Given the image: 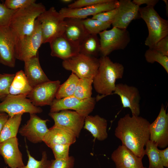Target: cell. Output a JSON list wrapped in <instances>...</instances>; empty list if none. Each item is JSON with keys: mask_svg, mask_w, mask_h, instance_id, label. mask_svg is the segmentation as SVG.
<instances>
[{"mask_svg": "<svg viewBox=\"0 0 168 168\" xmlns=\"http://www.w3.org/2000/svg\"><path fill=\"white\" fill-rule=\"evenodd\" d=\"M150 124L142 117L128 114L118 120L114 135L123 145L142 158L145 155L144 147L150 140Z\"/></svg>", "mask_w": 168, "mask_h": 168, "instance_id": "obj_1", "label": "cell"}, {"mask_svg": "<svg viewBox=\"0 0 168 168\" xmlns=\"http://www.w3.org/2000/svg\"><path fill=\"white\" fill-rule=\"evenodd\" d=\"M99 60V67L93 83L96 91L101 95L96 97L97 101L111 95L115 88L116 80L122 78L124 72L122 64L114 63L107 56H102Z\"/></svg>", "mask_w": 168, "mask_h": 168, "instance_id": "obj_2", "label": "cell"}, {"mask_svg": "<svg viewBox=\"0 0 168 168\" xmlns=\"http://www.w3.org/2000/svg\"><path fill=\"white\" fill-rule=\"evenodd\" d=\"M139 12L148 30L145 44L151 49L160 40L168 35V21L161 17L153 7H139Z\"/></svg>", "mask_w": 168, "mask_h": 168, "instance_id": "obj_3", "label": "cell"}, {"mask_svg": "<svg viewBox=\"0 0 168 168\" xmlns=\"http://www.w3.org/2000/svg\"><path fill=\"white\" fill-rule=\"evenodd\" d=\"M46 10L41 3H33L17 10L14 14L9 26L19 36L30 34L33 31L37 17Z\"/></svg>", "mask_w": 168, "mask_h": 168, "instance_id": "obj_4", "label": "cell"}, {"mask_svg": "<svg viewBox=\"0 0 168 168\" xmlns=\"http://www.w3.org/2000/svg\"><path fill=\"white\" fill-rule=\"evenodd\" d=\"M42 44L41 24L37 19L31 33L23 36H18L15 48L16 59L25 62L37 55L38 50Z\"/></svg>", "mask_w": 168, "mask_h": 168, "instance_id": "obj_5", "label": "cell"}, {"mask_svg": "<svg viewBox=\"0 0 168 168\" xmlns=\"http://www.w3.org/2000/svg\"><path fill=\"white\" fill-rule=\"evenodd\" d=\"M65 19L54 7L46 10L37 17L41 24L43 44L49 43L55 38L63 35Z\"/></svg>", "mask_w": 168, "mask_h": 168, "instance_id": "obj_6", "label": "cell"}, {"mask_svg": "<svg viewBox=\"0 0 168 168\" xmlns=\"http://www.w3.org/2000/svg\"><path fill=\"white\" fill-rule=\"evenodd\" d=\"M62 65L66 70L72 71L79 78L93 77L99 66V59L79 53L63 60Z\"/></svg>", "mask_w": 168, "mask_h": 168, "instance_id": "obj_7", "label": "cell"}, {"mask_svg": "<svg viewBox=\"0 0 168 168\" xmlns=\"http://www.w3.org/2000/svg\"><path fill=\"white\" fill-rule=\"evenodd\" d=\"M99 34L102 56H107L115 50L124 49L130 41L129 33L127 29L113 27Z\"/></svg>", "mask_w": 168, "mask_h": 168, "instance_id": "obj_8", "label": "cell"}, {"mask_svg": "<svg viewBox=\"0 0 168 168\" xmlns=\"http://www.w3.org/2000/svg\"><path fill=\"white\" fill-rule=\"evenodd\" d=\"M42 111L41 108L35 106L24 95L9 94L0 102V112L6 113L9 117L25 113L36 114Z\"/></svg>", "mask_w": 168, "mask_h": 168, "instance_id": "obj_9", "label": "cell"}, {"mask_svg": "<svg viewBox=\"0 0 168 168\" xmlns=\"http://www.w3.org/2000/svg\"><path fill=\"white\" fill-rule=\"evenodd\" d=\"M96 98L82 99L72 96L60 99H55L50 107V112H56L64 110H74L85 117L93 110L96 104Z\"/></svg>", "mask_w": 168, "mask_h": 168, "instance_id": "obj_10", "label": "cell"}, {"mask_svg": "<svg viewBox=\"0 0 168 168\" xmlns=\"http://www.w3.org/2000/svg\"><path fill=\"white\" fill-rule=\"evenodd\" d=\"M49 115L54 121L53 126L64 129L74 134L77 138L83 127L85 117L75 111L64 110L50 112Z\"/></svg>", "mask_w": 168, "mask_h": 168, "instance_id": "obj_11", "label": "cell"}, {"mask_svg": "<svg viewBox=\"0 0 168 168\" xmlns=\"http://www.w3.org/2000/svg\"><path fill=\"white\" fill-rule=\"evenodd\" d=\"M18 37L9 26L0 27V63L10 68L15 67V48Z\"/></svg>", "mask_w": 168, "mask_h": 168, "instance_id": "obj_12", "label": "cell"}, {"mask_svg": "<svg viewBox=\"0 0 168 168\" xmlns=\"http://www.w3.org/2000/svg\"><path fill=\"white\" fill-rule=\"evenodd\" d=\"M59 80L49 81L33 88L27 96L33 105L36 107L51 105L60 85Z\"/></svg>", "mask_w": 168, "mask_h": 168, "instance_id": "obj_13", "label": "cell"}, {"mask_svg": "<svg viewBox=\"0 0 168 168\" xmlns=\"http://www.w3.org/2000/svg\"><path fill=\"white\" fill-rule=\"evenodd\" d=\"M48 121L47 119H41L36 114H30L29 119L19 129L18 132L32 143L41 142L48 131L47 125Z\"/></svg>", "mask_w": 168, "mask_h": 168, "instance_id": "obj_14", "label": "cell"}, {"mask_svg": "<svg viewBox=\"0 0 168 168\" xmlns=\"http://www.w3.org/2000/svg\"><path fill=\"white\" fill-rule=\"evenodd\" d=\"M150 140L158 147L164 148L168 145V114L164 105H161L156 119L149 126Z\"/></svg>", "mask_w": 168, "mask_h": 168, "instance_id": "obj_15", "label": "cell"}, {"mask_svg": "<svg viewBox=\"0 0 168 168\" xmlns=\"http://www.w3.org/2000/svg\"><path fill=\"white\" fill-rule=\"evenodd\" d=\"M119 4V1L111 0L108 2L83 8L63 7L61 8L59 12L65 18H74L83 20L88 16H92L115 9L118 7Z\"/></svg>", "mask_w": 168, "mask_h": 168, "instance_id": "obj_16", "label": "cell"}, {"mask_svg": "<svg viewBox=\"0 0 168 168\" xmlns=\"http://www.w3.org/2000/svg\"><path fill=\"white\" fill-rule=\"evenodd\" d=\"M117 94L119 96L123 107L129 108L132 115H139L141 97L137 88L125 84L118 83L116 84L115 89L111 94Z\"/></svg>", "mask_w": 168, "mask_h": 168, "instance_id": "obj_17", "label": "cell"}, {"mask_svg": "<svg viewBox=\"0 0 168 168\" xmlns=\"http://www.w3.org/2000/svg\"><path fill=\"white\" fill-rule=\"evenodd\" d=\"M0 155L10 168H19L25 165L17 137L0 142Z\"/></svg>", "mask_w": 168, "mask_h": 168, "instance_id": "obj_18", "label": "cell"}, {"mask_svg": "<svg viewBox=\"0 0 168 168\" xmlns=\"http://www.w3.org/2000/svg\"><path fill=\"white\" fill-rule=\"evenodd\" d=\"M118 12L112 23L113 27L127 29L130 22L138 15L139 7L130 0H120Z\"/></svg>", "mask_w": 168, "mask_h": 168, "instance_id": "obj_19", "label": "cell"}, {"mask_svg": "<svg viewBox=\"0 0 168 168\" xmlns=\"http://www.w3.org/2000/svg\"><path fill=\"white\" fill-rule=\"evenodd\" d=\"M111 158L116 168H143L142 158L136 156L123 145H119L112 152Z\"/></svg>", "mask_w": 168, "mask_h": 168, "instance_id": "obj_20", "label": "cell"}, {"mask_svg": "<svg viewBox=\"0 0 168 168\" xmlns=\"http://www.w3.org/2000/svg\"><path fill=\"white\" fill-rule=\"evenodd\" d=\"M49 43L51 56L63 60L73 57L79 53V46L71 42L63 35L55 38Z\"/></svg>", "mask_w": 168, "mask_h": 168, "instance_id": "obj_21", "label": "cell"}, {"mask_svg": "<svg viewBox=\"0 0 168 168\" xmlns=\"http://www.w3.org/2000/svg\"><path fill=\"white\" fill-rule=\"evenodd\" d=\"M24 62V72L32 88L50 81L41 67L38 54Z\"/></svg>", "mask_w": 168, "mask_h": 168, "instance_id": "obj_22", "label": "cell"}, {"mask_svg": "<svg viewBox=\"0 0 168 168\" xmlns=\"http://www.w3.org/2000/svg\"><path fill=\"white\" fill-rule=\"evenodd\" d=\"M65 29L63 35L74 44L79 46L89 34L84 25L82 20L74 18L65 19Z\"/></svg>", "mask_w": 168, "mask_h": 168, "instance_id": "obj_23", "label": "cell"}, {"mask_svg": "<svg viewBox=\"0 0 168 168\" xmlns=\"http://www.w3.org/2000/svg\"><path fill=\"white\" fill-rule=\"evenodd\" d=\"M76 138L77 137L69 132L53 126L49 128L43 142L50 148L56 145H71L76 142Z\"/></svg>", "mask_w": 168, "mask_h": 168, "instance_id": "obj_24", "label": "cell"}, {"mask_svg": "<svg viewBox=\"0 0 168 168\" xmlns=\"http://www.w3.org/2000/svg\"><path fill=\"white\" fill-rule=\"evenodd\" d=\"M107 121L98 115H88L85 117L84 128L89 132L95 139L103 141L108 136Z\"/></svg>", "mask_w": 168, "mask_h": 168, "instance_id": "obj_25", "label": "cell"}, {"mask_svg": "<svg viewBox=\"0 0 168 168\" xmlns=\"http://www.w3.org/2000/svg\"><path fill=\"white\" fill-rule=\"evenodd\" d=\"M33 88L30 84L24 71L21 70L15 74L9 89V94L24 95L26 97Z\"/></svg>", "mask_w": 168, "mask_h": 168, "instance_id": "obj_26", "label": "cell"}, {"mask_svg": "<svg viewBox=\"0 0 168 168\" xmlns=\"http://www.w3.org/2000/svg\"><path fill=\"white\" fill-rule=\"evenodd\" d=\"M22 115V114H18L9 117L0 135V142L16 137L21 121Z\"/></svg>", "mask_w": 168, "mask_h": 168, "instance_id": "obj_27", "label": "cell"}, {"mask_svg": "<svg viewBox=\"0 0 168 168\" xmlns=\"http://www.w3.org/2000/svg\"><path fill=\"white\" fill-rule=\"evenodd\" d=\"M79 53L95 57L100 53L99 39L97 35L89 34L79 46Z\"/></svg>", "mask_w": 168, "mask_h": 168, "instance_id": "obj_28", "label": "cell"}, {"mask_svg": "<svg viewBox=\"0 0 168 168\" xmlns=\"http://www.w3.org/2000/svg\"><path fill=\"white\" fill-rule=\"evenodd\" d=\"M79 78L72 72L67 80L59 86L55 96L58 99L73 96Z\"/></svg>", "mask_w": 168, "mask_h": 168, "instance_id": "obj_29", "label": "cell"}, {"mask_svg": "<svg viewBox=\"0 0 168 168\" xmlns=\"http://www.w3.org/2000/svg\"><path fill=\"white\" fill-rule=\"evenodd\" d=\"M145 146V155L147 156L149 161L148 168H164L157 146L150 140Z\"/></svg>", "mask_w": 168, "mask_h": 168, "instance_id": "obj_30", "label": "cell"}, {"mask_svg": "<svg viewBox=\"0 0 168 168\" xmlns=\"http://www.w3.org/2000/svg\"><path fill=\"white\" fill-rule=\"evenodd\" d=\"M93 77L79 78L73 96L83 99L91 97Z\"/></svg>", "mask_w": 168, "mask_h": 168, "instance_id": "obj_31", "label": "cell"}, {"mask_svg": "<svg viewBox=\"0 0 168 168\" xmlns=\"http://www.w3.org/2000/svg\"><path fill=\"white\" fill-rule=\"evenodd\" d=\"M83 23L89 34L97 35L110 28L111 23L88 18L82 20Z\"/></svg>", "mask_w": 168, "mask_h": 168, "instance_id": "obj_32", "label": "cell"}, {"mask_svg": "<svg viewBox=\"0 0 168 168\" xmlns=\"http://www.w3.org/2000/svg\"><path fill=\"white\" fill-rule=\"evenodd\" d=\"M144 56L147 62L153 63L157 62L160 64L168 73V56L156 50L149 49L146 51Z\"/></svg>", "mask_w": 168, "mask_h": 168, "instance_id": "obj_33", "label": "cell"}, {"mask_svg": "<svg viewBox=\"0 0 168 168\" xmlns=\"http://www.w3.org/2000/svg\"><path fill=\"white\" fill-rule=\"evenodd\" d=\"M26 145V151L28 157L27 164L26 166L19 168H50L51 161L48 159L46 152H43L41 159L38 161L31 155Z\"/></svg>", "mask_w": 168, "mask_h": 168, "instance_id": "obj_34", "label": "cell"}, {"mask_svg": "<svg viewBox=\"0 0 168 168\" xmlns=\"http://www.w3.org/2000/svg\"><path fill=\"white\" fill-rule=\"evenodd\" d=\"M15 74L3 73L0 75V99L2 101L9 94V89Z\"/></svg>", "mask_w": 168, "mask_h": 168, "instance_id": "obj_35", "label": "cell"}, {"mask_svg": "<svg viewBox=\"0 0 168 168\" xmlns=\"http://www.w3.org/2000/svg\"><path fill=\"white\" fill-rule=\"evenodd\" d=\"M17 10L10 9L0 2V27L9 26L12 16Z\"/></svg>", "mask_w": 168, "mask_h": 168, "instance_id": "obj_36", "label": "cell"}, {"mask_svg": "<svg viewBox=\"0 0 168 168\" xmlns=\"http://www.w3.org/2000/svg\"><path fill=\"white\" fill-rule=\"evenodd\" d=\"M35 0H6L3 3L7 8L13 10L27 7L36 3Z\"/></svg>", "mask_w": 168, "mask_h": 168, "instance_id": "obj_37", "label": "cell"}, {"mask_svg": "<svg viewBox=\"0 0 168 168\" xmlns=\"http://www.w3.org/2000/svg\"><path fill=\"white\" fill-rule=\"evenodd\" d=\"M74 163V158L72 156L66 159H55L51 161L50 168H73Z\"/></svg>", "mask_w": 168, "mask_h": 168, "instance_id": "obj_38", "label": "cell"}, {"mask_svg": "<svg viewBox=\"0 0 168 168\" xmlns=\"http://www.w3.org/2000/svg\"><path fill=\"white\" fill-rule=\"evenodd\" d=\"M69 145L59 144L53 146L50 148L54 154L55 159H66L69 157Z\"/></svg>", "mask_w": 168, "mask_h": 168, "instance_id": "obj_39", "label": "cell"}, {"mask_svg": "<svg viewBox=\"0 0 168 168\" xmlns=\"http://www.w3.org/2000/svg\"><path fill=\"white\" fill-rule=\"evenodd\" d=\"M111 0H77L69 4L70 8H78L86 7L99 4L105 3Z\"/></svg>", "mask_w": 168, "mask_h": 168, "instance_id": "obj_40", "label": "cell"}, {"mask_svg": "<svg viewBox=\"0 0 168 168\" xmlns=\"http://www.w3.org/2000/svg\"><path fill=\"white\" fill-rule=\"evenodd\" d=\"M118 12V7L112 10L102 12L92 16L91 18L100 21L112 23L115 19Z\"/></svg>", "mask_w": 168, "mask_h": 168, "instance_id": "obj_41", "label": "cell"}, {"mask_svg": "<svg viewBox=\"0 0 168 168\" xmlns=\"http://www.w3.org/2000/svg\"><path fill=\"white\" fill-rule=\"evenodd\" d=\"M151 49L157 51L168 56V35L158 41Z\"/></svg>", "mask_w": 168, "mask_h": 168, "instance_id": "obj_42", "label": "cell"}, {"mask_svg": "<svg viewBox=\"0 0 168 168\" xmlns=\"http://www.w3.org/2000/svg\"><path fill=\"white\" fill-rule=\"evenodd\" d=\"M133 2L139 6L142 4H145L147 6L152 7H154L155 5L159 2L158 0H133Z\"/></svg>", "mask_w": 168, "mask_h": 168, "instance_id": "obj_43", "label": "cell"}, {"mask_svg": "<svg viewBox=\"0 0 168 168\" xmlns=\"http://www.w3.org/2000/svg\"><path fill=\"white\" fill-rule=\"evenodd\" d=\"M160 157L164 167H168V147L162 150H159Z\"/></svg>", "mask_w": 168, "mask_h": 168, "instance_id": "obj_44", "label": "cell"}, {"mask_svg": "<svg viewBox=\"0 0 168 168\" xmlns=\"http://www.w3.org/2000/svg\"><path fill=\"white\" fill-rule=\"evenodd\" d=\"M9 118L8 115L5 112H0V135L2 128Z\"/></svg>", "mask_w": 168, "mask_h": 168, "instance_id": "obj_45", "label": "cell"}, {"mask_svg": "<svg viewBox=\"0 0 168 168\" xmlns=\"http://www.w3.org/2000/svg\"><path fill=\"white\" fill-rule=\"evenodd\" d=\"M166 4V14H167V16H168V1L167 0H163Z\"/></svg>", "mask_w": 168, "mask_h": 168, "instance_id": "obj_46", "label": "cell"}, {"mask_svg": "<svg viewBox=\"0 0 168 168\" xmlns=\"http://www.w3.org/2000/svg\"><path fill=\"white\" fill-rule=\"evenodd\" d=\"M72 1V0H61V2H62L63 3H66V4H69L71 3V2Z\"/></svg>", "mask_w": 168, "mask_h": 168, "instance_id": "obj_47", "label": "cell"}, {"mask_svg": "<svg viewBox=\"0 0 168 168\" xmlns=\"http://www.w3.org/2000/svg\"><path fill=\"white\" fill-rule=\"evenodd\" d=\"M143 168H147L146 167H143Z\"/></svg>", "mask_w": 168, "mask_h": 168, "instance_id": "obj_48", "label": "cell"}, {"mask_svg": "<svg viewBox=\"0 0 168 168\" xmlns=\"http://www.w3.org/2000/svg\"><path fill=\"white\" fill-rule=\"evenodd\" d=\"M5 168H8L7 167H6Z\"/></svg>", "mask_w": 168, "mask_h": 168, "instance_id": "obj_49", "label": "cell"}, {"mask_svg": "<svg viewBox=\"0 0 168 168\" xmlns=\"http://www.w3.org/2000/svg\"><path fill=\"white\" fill-rule=\"evenodd\" d=\"M1 101V100L0 99V102Z\"/></svg>", "mask_w": 168, "mask_h": 168, "instance_id": "obj_50", "label": "cell"}, {"mask_svg": "<svg viewBox=\"0 0 168 168\" xmlns=\"http://www.w3.org/2000/svg\"><path fill=\"white\" fill-rule=\"evenodd\" d=\"M1 73H0V75H1Z\"/></svg>", "mask_w": 168, "mask_h": 168, "instance_id": "obj_51", "label": "cell"}]
</instances>
